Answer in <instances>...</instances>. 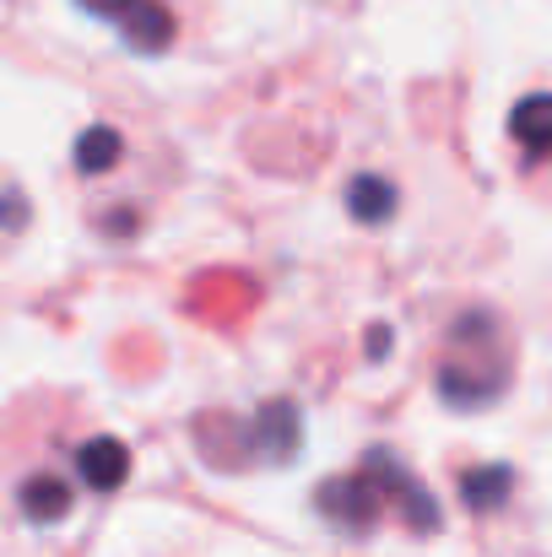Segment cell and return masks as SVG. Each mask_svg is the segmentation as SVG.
I'll list each match as a JSON object with an SVG mask.
<instances>
[{
  "label": "cell",
  "mask_w": 552,
  "mask_h": 557,
  "mask_svg": "<svg viewBox=\"0 0 552 557\" xmlns=\"http://www.w3.org/2000/svg\"><path fill=\"white\" fill-rule=\"evenodd\" d=\"M510 487V471H488V476H477V487L466 482V504H477V509H493V498Z\"/></svg>",
  "instance_id": "8992f818"
},
{
  "label": "cell",
  "mask_w": 552,
  "mask_h": 557,
  "mask_svg": "<svg viewBox=\"0 0 552 557\" xmlns=\"http://www.w3.org/2000/svg\"><path fill=\"white\" fill-rule=\"evenodd\" d=\"M76 476H82V487H93V493H120L125 487V476H131V449H125V438H114V433H93V438H82L76 444Z\"/></svg>",
  "instance_id": "3957f363"
},
{
  "label": "cell",
  "mask_w": 552,
  "mask_h": 557,
  "mask_svg": "<svg viewBox=\"0 0 552 557\" xmlns=\"http://www.w3.org/2000/svg\"><path fill=\"white\" fill-rule=\"evenodd\" d=\"M16 504H22V515H27L33 525H60V520L71 515V504H76V487H71L60 471H33V476L16 487Z\"/></svg>",
  "instance_id": "277c9868"
},
{
  "label": "cell",
  "mask_w": 552,
  "mask_h": 557,
  "mask_svg": "<svg viewBox=\"0 0 552 557\" xmlns=\"http://www.w3.org/2000/svg\"><path fill=\"white\" fill-rule=\"evenodd\" d=\"M87 16L114 22V33L136 49V54H169L180 49L189 22H195V0H76Z\"/></svg>",
  "instance_id": "7a4b0ae2"
},
{
  "label": "cell",
  "mask_w": 552,
  "mask_h": 557,
  "mask_svg": "<svg viewBox=\"0 0 552 557\" xmlns=\"http://www.w3.org/2000/svg\"><path fill=\"white\" fill-rule=\"evenodd\" d=\"M120 158H125V136H120L114 125H87V131L76 136V174L103 180Z\"/></svg>",
  "instance_id": "5b68a950"
},
{
  "label": "cell",
  "mask_w": 552,
  "mask_h": 557,
  "mask_svg": "<svg viewBox=\"0 0 552 557\" xmlns=\"http://www.w3.org/2000/svg\"><path fill=\"white\" fill-rule=\"evenodd\" d=\"M504 152L520 189L552 211V82L526 87L504 114Z\"/></svg>",
  "instance_id": "6da1fadb"
}]
</instances>
